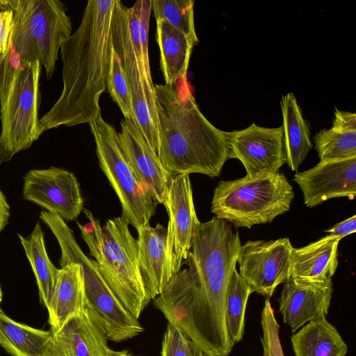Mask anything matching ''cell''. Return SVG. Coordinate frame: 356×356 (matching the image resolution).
Returning <instances> with one entry per match:
<instances>
[{
  "instance_id": "35",
  "label": "cell",
  "mask_w": 356,
  "mask_h": 356,
  "mask_svg": "<svg viewBox=\"0 0 356 356\" xmlns=\"http://www.w3.org/2000/svg\"><path fill=\"white\" fill-rule=\"evenodd\" d=\"M332 128L339 131H356V114L336 109Z\"/></svg>"
},
{
  "instance_id": "38",
  "label": "cell",
  "mask_w": 356,
  "mask_h": 356,
  "mask_svg": "<svg viewBox=\"0 0 356 356\" xmlns=\"http://www.w3.org/2000/svg\"><path fill=\"white\" fill-rule=\"evenodd\" d=\"M106 356H136L127 350H115L108 346L106 349Z\"/></svg>"
},
{
  "instance_id": "13",
  "label": "cell",
  "mask_w": 356,
  "mask_h": 356,
  "mask_svg": "<svg viewBox=\"0 0 356 356\" xmlns=\"http://www.w3.org/2000/svg\"><path fill=\"white\" fill-rule=\"evenodd\" d=\"M124 8L120 0H115L111 29L112 44L122 60L127 76L135 121L147 143L157 154L159 135L156 95L147 90L140 81L127 33Z\"/></svg>"
},
{
  "instance_id": "3",
  "label": "cell",
  "mask_w": 356,
  "mask_h": 356,
  "mask_svg": "<svg viewBox=\"0 0 356 356\" xmlns=\"http://www.w3.org/2000/svg\"><path fill=\"white\" fill-rule=\"evenodd\" d=\"M83 211L90 221L77 225L90 255L114 294L138 318L151 300L139 271L138 240L123 217L108 219L102 227L91 211Z\"/></svg>"
},
{
  "instance_id": "21",
  "label": "cell",
  "mask_w": 356,
  "mask_h": 356,
  "mask_svg": "<svg viewBox=\"0 0 356 356\" xmlns=\"http://www.w3.org/2000/svg\"><path fill=\"white\" fill-rule=\"evenodd\" d=\"M339 238L329 234L302 248H293L291 277L311 281L331 280L338 266Z\"/></svg>"
},
{
  "instance_id": "25",
  "label": "cell",
  "mask_w": 356,
  "mask_h": 356,
  "mask_svg": "<svg viewBox=\"0 0 356 356\" xmlns=\"http://www.w3.org/2000/svg\"><path fill=\"white\" fill-rule=\"evenodd\" d=\"M296 356H346L348 346L325 318L309 321L291 337Z\"/></svg>"
},
{
  "instance_id": "20",
  "label": "cell",
  "mask_w": 356,
  "mask_h": 356,
  "mask_svg": "<svg viewBox=\"0 0 356 356\" xmlns=\"http://www.w3.org/2000/svg\"><path fill=\"white\" fill-rule=\"evenodd\" d=\"M85 308L86 293L81 266L72 263L61 267L47 309L50 330H58L68 320L81 315Z\"/></svg>"
},
{
  "instance_id": "10",
  "label": "cell",
  "mask_w": 356,
  "mask_h": 356,
  "mask_svg": "<svg viewBox=\"0 0 356 356\" xmlns=\"http://www.w3.org/2000/svg\"><path fill=\"white\" fill-rule=\"evenodd\" d=\"M293 246L289 238L249 241L241 245L237 262L240 275L252 293L270 297L291 277Z\"/></svg>"
},
{
  "instance_id": "39",
  "label": "cell",
  "mask_w": 356,
  "mask_h": 356,
  "mask_svg": "<svg viewBox=\"0 0 356 356\" xmlns=\"http://www.w3.org/2000/svg\"><path fill=\"white\" fill-rule=\"evenodd\" d=\"M11 0H0V12L9 10Z\"/></svg>"
},
{
  "instance_id": "32",
  "label": "cell",
  "mask_w": 356,
  "mask_h": 356,
  "mask_svg": "<svg viewBox=\"0 0 356 356\" xmlns=\"http://www.w3.org/2000/svg\"><path fill=\"white\" fill-rule=\"evenodd\" d=\"M161 356H207L177 326L168 323L161 343Z\"/></svg>"
},
{
  "instance_id": "26",
  "label": "cell",
  "mask_w": 356,
  "mask_h": 356,
  "mask_svg": "<svg viewBox=\"0 0 356 356\" xmlns=\"http://www.w3.org/2000/svg\"><path fill=\"white\" fill-rule=\"evenodd\" d=\"M152 0L137 1L131 8H124L127 35L144 87L155 95L148 51V31Z\"/></svg>"
},
{
  "instance_id": "14",
  "label": "cell",
  "mask_w": 356,
  "mask_h": 356,
  "mask_svg": "<svg viewBox=\"0 0 356 356\" xmlns=\"http://www.w3.org/2000/svg\"><path fill=\"white\" fill-rule=\"evenodd\" d=\"M226 134L229 157L238 159L247 175L276 173L286 163L282 127L267 128L252 123Z\"/></svg>"
},
{
  "instance_id": "27",
  "label": "cell",
  "mask_w": 356,
  "mask_h": 356,
  "mask_svg": "<svg viewBox=\"0 0 356 356\" xmlns=\"http://www.w3.org/2000/svg\"><path fill=\"white\" fill-rule=\"evenodd\" d=\"M18 236L35 275L40 302L47 309L54 292L59 269L48 256L44 234L39 222L36 223L29 236L18 234Z\"/></svg>"
},
{
  "instance_id": "34",
  "label": "cell",
  "mask_w": 356,
  "mask_h": 356,
  "mask_svg": "<svg viewBox=\"0 0 356 356\" xmlns=\"http://www.w3.org/2000/svg\"><path fill=\"white\" fill-rule=\"evenodd\" d=\"M13 26V12H0V54H3L7 49Z\"/></svg>"
},
{
  "instance_id": "30",
  "label": "cell",
  "mask_w": 356,
  "mask_h": 356,
  "mask_svg": "<svg viewBox=\"0 0 356 356\" xmlns=\"http://www.w3.org/2000/svg\"><path fill=\"white\" fill-rule=\"evenodd\" d=\"M320 161L356 157V131L323 129L314 137Z\"/></svg>"
},
{
  "instance_id": "11",
  "label": "cell",
  "mask_w": 356,
  "mask_h": 356,
  "mask_svg": "<svg viewBox=\"0 0 356 356\" xmlns=\"http://www.w3.org/2000/svg\"><path fill=\"white\" fill-rule=\"evenodd\" d=\"M166 210L165 272L170 282L188 259L195 230L200 222L195 209L189 175L171 178Z\"/></svg>"
},
{
  "instance_id": "5",
  "label": "cell",
  "mask_w": 356,
  "mask_h": 356,
  "mask_svg": "<svg viewBox=\"0 0 356 356\" xmlns=\"http://www.w3.org/2000/svg\"><path fill=\"white\" fill-rule=\"evenodd\" d=\"M241 245L238 232L227 221L215 216L197 226L188 254L212 325L220 334L227 332V290Z\"/></svg>"
},
{
  "instance_id": "9",
  "label": "cell",
  "mask_w": 356,
  "mask_h": 356,
  "mask_svg": "<svg viewBox=\"0 0 356 356\" xmlns=\"http://www.w3.org/2000/svg\"><path fill=\"white\" fill-rule=\"evenodd\" d=\"M99 166L116 193L122 217L138 229L149 223L158 203L138 182L119 143L115 127L102 116L89 123Z\"/></svg>"
},
{
  "instance_id": "1",
  "label": "cell",
  "mask_w": 356,
  "mask_h": 356,
  "mask_svg": "<svg viewBox=\"0 0 356 356\" xmlns=\"http://www.w3.org/2000/svg\"><path fill=\"white\" fill-rule=\"evenodd\" d=\"M115 0H89L76 31L61 45L63 89L40 119V131L73 127L101 115L99 99L106 89L112 49Z\"/></svg>"
},
{
  "instance_id": "24",
  "label": "cell",
  "mask_w": 356,
  "mask_h": 356,
  "mask_svg": "<svg viewBox=\"0 0 356 356\" xmlns=\"http://www.w3.org/2000/svg\"><path fill=\"white\" fill-rule=\"evenodd\" d=\"M52 332L19 323L0 307V345L12 356H50Z\"/></svg>"
},
{
  "instance_id": "6",
  "label": "cell",
  "mask_w": 356,
  "mask_h": 356,
  "mask_svg": "<svg viewBox=\"0 0 356 356\" xmlns=\"http://www.w3.org/2000/svg\"><path fill=\"white\" fill-rule=\"evenodd\" d=\"M293 188L284 175L262 172L220 181L214 189L211 212L236 227L272 222L290 210Z\"/></svg>"
},
{
  "instance_id": "4",
  "label": "cell",
  "mask_w": 356,
  "mask_h": 356,
  "mask_svg": "<svg viewBox=\"0 0 356 356\" xmlns=\"http://www.w3.org/2000/svg\"><path fill=\"white\" fill-rule=\"evenodd\" d=\"M41 67L38 61H22L9 38L6 51L0 54V163L29 149L41 135Z\"/></svg>"
},
{
  "instance_id": "12",
  "label": "cell",
  "mask_w": 356,
  "mask_h": 356,
  "mask_svg": "<svg viewBox=\"0 0 356 356\" xmlns=\"http://www.w3.org/2000/svg\"><path fill=\"white\" fill-rule=\"evenodd\" d=\"M22 197L65 222L76 220L84 209L76 177L57 167L29 170L24 177Z\"/></svg>"
},
{
  "instance_id": "37",
  "label": "cell",
  "mask_w": 356,
  "mask_h": 356,
  "mask_svg": "<svg viewBox=\"0 0 356 356\" xmlns=\"http://www.w3.org/2000/svg\"><path fill=\"white\" fill-rule=\"evenodd\" d=\"M10 217V206L0 189V232L7 225Z\"/></svg>"
},
{
  "instance_id": "33",
  "label": "cell",
  "mask_w": 356,
  "mask_h": 356,
  "mask_svg": "<svg viewBox=\"0 0 356 356\" xmlns=\"http://www.w3.org/2000/svg\"><path fill=\"white\" fill-rule=\"evenodd\" d=\"M261 324L263 333L261 338L262 356H284L280 339V325L268 298L265 300L261 312Z\"/></svg>"
},
{
  "instance_id": "16",
  "label": "cell",
  "mask_w": 356,
  "mask_h": 356,
  "mask_svg": "<svg viewBox=\"0 0 356 356\" xmlns=\"http://www.w3.org/2000/svg\"><path fill=\"white\" fill-rule=\"evenodd\" d=\"M305 204L313 208L336 197L354 199L356 195V157L320 161L312 168L294 175Z\"/></svg>"
},
{
  "instance_id": "31",
  "label": "cell",
  "mask_w": 356,
  "mask_h": 356,
  "mask_svg": "<svg viewBox=\"0 0 356 356\" xmlns=\"http://www.w3.org/2000/svg\"><path fill=\"white\" fill-rule=\"evenodd\" d=\"M106 89L112 99L120 108L124 119L135 121L132 98L127 76L122 60L113 46L106 78Z\"/></svg>"
},
{
  "instance_id": "29",
  "label": "cell",
  "mask_w": 356,
  "mask_h": 356,
  "mask_svg": "<svg viewBox=\"0 0 356 356\" xmlns=\"http://www.w3.org/2000/svg\"><path fill=\"white\" fill-rule=\"evenodd\" d=\"M152 10L156 21H165L183 33L196 45L198 38L194 22V1L153 0Z\"/></svg>"
},
{
  "instance_id": "8",
  "label": "cell",
  "mask_w": 356,
  "mask_h": 356,
  "mask_svg": "<svg viewBox=\"0 0 356 356\" xmlns=\"http://www.w3.org/2000/svg\"><path fill=\"white\" fill-rule=\"evenodd\" d=\"M61 250V267L79 264L83 273L86 305L101 324L108 341L119 343L132 339L145 329L138 318L120 301L102 276L97 263L88 258L76 243L66 222L57 216L46 222Z\"/></svg>"
},
{
  "instance_id": "36",
  "label": "cell",
  "mask_w": 356,
  "mask_h": 356,
  "mask_svg": "<svg viewBox=\"0 0 356 356\" xmlns=\"http://www.w3.org/2000/svg\"><path fill=\"white\" fill-rule=\"evenodd\" d=\"M356 231V216L353 215L328 229L325 232L330 233V236L339 238L343 237L354 233Z\"/></svg>"
},
{
  "instance_id": "18",
  "label": "cell",
  "mask_w": 356,
  "mask_h": 356,
  "mask_svg": "<svg viewBox=\"0 0 356 356\" xmlns=\"http://www.w3.org/2000/svg\"><path fill=\"white\" fill-rule=\"evenodd\" d=\"M50 356H106L108 347L105 332L93 313H83L68 320L52 332Z\"/></svg>"
},
{
  "instance_id": "2",
  "label": "cell",
  "mask_w": 356,
  "mask_h": 356,
  "mask_svg": "<svg viewBox=\"0 0 356 356\" xmlns=\"http://www.w3.org/2000/svg\"><path fill=\"white\" fill-rule=\"evenodd\" d=\"M157 156L171 175L218 177L229 159L227 131L213 126L199 108L187 78L175 85H154Z\"/></svg>"
},
{
  "instance_id": "15",
  "label": "cell",
  "mask_w": 356,
  "mask_h": 356,
  "mask_svg": "<svg viewBox=\"0 0 356 356\" xmlns=\"http://www.w3.org/2000/svg\"><path fill=\"white\" fill-rule=\"evenodd\" d=\"M118 137L120 147L138 182L166 209L173 176L164 169L134 120H122Z\"/></svg>"
},
{
  "instance_id": "17",
  "label": "cell",
  "mask_w": 356,
  "mask_h": 356,
  "mask_svg": "<svg viewBox=\"0 0 356 356\" xmlns=\"http://www.w3.org/2000/svg\"><path fill=\"white\" fill-rule=\"evenodd\" d=\"M332 293V280L311 281L290 277L278 299L284 323L295 332L312 320L325 318Z\"/></svg>"
},
{
  "instance_id": "28",
  "label": "cell",
  "mask_w": 356,
  "mask_h": 356,
  "mask_svg": "<svg viewBox=\"0 0 356 356\" xmlns=\"http://www.w3.org/2000/svg\"><path fill=\"white\" fill-rule=\"evenodd\" d=\"M251 293L250 287L235 268L227 286L225 308L227 332L234 345L243 338L245 309Z\"/></svg>"
},
{
  "instance_id": "22",
  "label": "cell",
  "mask_w": 356,
  "mask_h": 356,
  "mask_svg": "<svg viewBox=\"0 0 356 356\" xmlns=\"http://www.w3.org/2000/svg\"><path fill=\"white\" fill-rule=\"evenodd\" d=\"M156 40L160 51V65L165 85H175L187 78L194 44L183 33L165 21H156Z\"/></svg>"
},
{
  "instance_id": "19",
  "label": "cell",
  "mask_w": 356,
  "mask_h": 356,
  "mask_svg": "<svg viewBox=\"0 0 356 356\" xmlns=\"http://www.w3.org/2000/svg\"><path fill=\"white\" fill-rule=\"evenodd\" d=\"M138 268L145 291L151 300L161 294L169 281L165 272L167 228L146 223L138 229Z\"/></svg>"
},
{
  "instance_id": "23",
  "label": "cell",
  "mask_w": 356,
  "mask_h": 356,
  "mask_svg": "<svg viewBox=\"0 0 356 356\" xmlns=\"http://www.w3.org/2000/svg\"><path fill=\"white\" fill-rule=\"evenodd\" d=\"M280 106L286 163L292 171H297L313 147L309 127L293 93L283 95Z\"/></svg>"
},
{
  "instance_id": "40",
  "label": "cell",
  "mask_w": 356,
  "mask_h": 356,
  "mask_svg": "<svg viewBox=\"0 0 356 356\" xmlns=\"http://www.w3.org/2000/svg\"><path fill=\"white\" fill-rule=\"evenodd\" d=\"M2 297H3V293H2L1 288L0 286V302H2Z\"/></svg>"
},
{
  "instance_id": "7",
  "label": "cell",
  "mask_w": 356,
  "mask_h": 356,
  "mask_svg": "<svg viewBox=\"0 0 356 356\" xmlns=\"http://www.w3.org/2000/svg\"><path fill=\"white\" fill-rule=\"evenodd\" d=\"M12 44L20 60L38 61L50 79L62 44L72 35L65 3L58 0H11Z\"/></svg>"
}]
</instances>
